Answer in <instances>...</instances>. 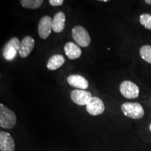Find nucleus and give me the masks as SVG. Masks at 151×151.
<instances>
[{
    "label": "nucleus",
    "instance_id": "nucleus-1",
    "mask_svg": "<svg viewBox=\"0 0 151 151\" xmlns=\"http://www.w3.org/2000/svg\"><path fill=\"white\" fill-rule=\"evenodd\" d=\"M16 115L2 104H0V127L11 129L16 124Z\"/></svg>",
    "mask_w": 151,
    "mask_h": 151
},
{
    "label": "nucleus",
    "instance_id": "nucleus-2",
    "mask_svg": "<svg viewBox=\"0 0 151 151\" xmlns=\"http://www.w3.org/2000/svg\"><path fill=\"white\" fill-rule=\"evenodd\" d=\"M121 110L125 116L132 119H141L144 116L145 112L140 104L126 102L121 106Z\"/></svg>",
    "mask_w": 151,
    "mask_h": 151
},
{
    "label": "nucleus",
    "instance_id": "nucleus-3",
    "mask_svg": "<svg viewBox=\"0 0 151 151\" xmlns=\"http://www.w3.org/2000/svg\"><path fill=\"white\" fill-rule=\"evenodd\" d=\"M71 35L77 45L83 48H86L91 43V38L88 32L82 26H76L72 29Z\"/></svg>",
    "mask_w": 151,
    "mask_h": 151
},
{
    "label": "nucleus",
    "instance_id": "nucleus-4",
    "mask_svg": "<svg viewBox=\"0 0 151 151\" xmlns=\"http://www.w3.org/2000/svg\"><path fill=\"white\" fill-rule=\"evenodd\" d=\"M20 42L18 38L13 37L5 44L3 49V57L7 61H13L19 52Z\"/></svg>",
    "mask_w": 151,
    "mask_h": 151
},
{
    "label": "nucleus",
    "instance_id": "nucleus-5",
    "mask_svg": "<svg viewBox=\"0 0 151 151\" xmlns=\"http://www.w3.org/2000/svg\"><path fill=\"white\" fill-rule=\"evenodd\" d=\"M120 91L127 99H136L139 95V88L130 81H124L120 86Z\"/></svg>",
    "mask_w": 151,
    "mask_h": 151
},
{
    "label": "nucleus",
    "instance_id": "nucleus-6",
    "mask_svg": "<svg viewBox=\"0 0 151 151\" xmlns=\"http://www.w3.org/2000/svg\"><path fill=\"white\" fill-rule=\"evenodd\" d=\"M52 30V19L46 16L41 18L38 25V33L42 39H48Z\"/></svg>",
    "mask_w": 151,
    "mask_h": 151
},
{
    "label": "nucleus",
    "instance_id": "nucleus-7",
    "mask_svg": "<svg viewBox=\"0 0 151 151\" xmlns=\"http://www.w3.org/2000/svg\"><path fill=\"white\" fill-rule=\"evenodd\" d=\"M70 97L73 103L80 106H86L92 98V94L90 92L83 90H72Z\"/></svg>",
    "mask_w": 151,
    "mask_h": 151
},
{
    "label": "nucleus",
    "instance_id": "nucleus-8",
    "mask_svg": "<svg viewBox=\"0 0 151 151\" xmlns=\"http://www.w3.org/2000/svg\"><path fill=\"white\" fill-rule=\"evenodd\" d=\"M86 110L91 116H98L104 113L105 110V105L100 98L92 97V99L86 105Z\"/></svg>",
    "mask_w": 151,
    "mask_h": 151
},
{
    "label": "nucleus",
    "instance_id": "nucleus-9",
    "mask_svg": "<svg viewBox=\"0 0 151 151\" xmlns=\"http://www.w3.org/2000/svg\"><path fill=\"white\" fill-rule=\"evenodd\" d=\"M35 46V39L30 36H26L22 39L19 49V55L20 58H25L29 55Z\"/></svg>",
    "mask_w": 151,
    "mask_h": 151
},
{
    "label": "nucleus",
    "instance_id": "nucleus-10",
    "mask_svg": "<svg viewBox=\"0 0 151 151\" xmlns=\"http://www.w3.org/2000/svg\"><path fill=\"white\" fill-rule=\"evenodd\" d=\"M0 150L1 151H14L15 142L8 132H0Z\"/></svg>",
    "mask_w": 151,
    "mask_h": 151
},
{
    "label": "nucleus",
    "instance_id": "nucleus-11",
    "mask_svg": "<svg viewBox=\"0 0 151 151\" xmlns=\"http://www.w3.org/2000/svg\"><path fill=\"white\" fill-rule=\"evenodd\" d=\"M67 82L71 86L78 88V90H85L89 87L87 79L81 75H70L67 78Z\"/></svg>",
    "mask_w": 151,
    "mask_h": 151
},
{
    "label": "nucleus",
    "instance_id": "nucleus-12",
    "mask_svg": "<svg viewBox=\"0 0 151 151\" xmlns=\"http://www.w3.org/2000/svg\"><path fill=\"white\" fill-rule=\"evenodd\" d=\"M64 50L67 58L70 60L78 59L81 56L82 51L78 45L73 42H67L64 47Z\"/></svg>",
    "mask_w": 151,
    "mask_h": 151
},
{
    "label": "nucleus",
    "instance_id": "nucleus-13",
    "mask_svg": "<svg viewBox=\"0 0 151 151\" xmlns=\"http://www.w3.org/2000/svg\"><path fill=\"white\" fill-rule=\"evenodd\" d=\"M66 16L63 12H59L55 14L52 19V30L55 33H60L63 31L65 27Z\"/></svg>",
    "mask_w": 151,
    "mask_h": 151
},
{
    "label": "nucleus",
    "instance_id": "nucleus-14",
    "mask_svg": "<svg viewBox=\"0 0 151 151\" xmlns=\"http://www.w3.org/2000/svg\"><path fill=\"white\" fill-rule=\"evenodd\" d=\"M65 59L62 55H54L48 60L47 68L50 71H55L59 69L65 64Z\"/></svg>",
    "mask_w": 151,
    "mask_h": 151
},
{
    "label": "nucleus",
    "instance_id": "nucleus-15",
    "mask_svg": "<svg viewBox=\"0 0 151 151\" xmlns=\"http://www.w3.org/2000/svg\"><path fill=\"white\" fill-rule=\"evenodd\" d=\"M22 7L28 9H37L42 6L43 0H21L20 1Z\"/></svg>",
    "mask_w": 151,
    "mask_h": 151
},
{
    "label": "nucleus",
    "instance_id": "nucleus-16",
    "mask_svg": "<svg viewBox=\"0 0 151 151\" xmlns=\"http://www.w3.org/2000/svg\"><path fill=\"white\" fill-rule=\"evenodd\" d=\"M139 53L143 60L151 64V46L146 45L142 46L140 49Z\"/></svg>",
    "mask_w": 151,
    "mask_h": 151
},
{
    "label": "nucleus",
    "instance_id": "nucleus-17",
    "mask_svg": "<svg viewBox=\"0 0 151 151\" xmlns=\"http://www.w3.org/2000/svg\"><path fill=\"white\" fill-rule=\"evenodd\" d=\"M141 24L146 29L151 30V15L148 14H141L139 18Z\"/></svg>",
    "mask_w": 151,
    "mask_h": 151
},
{
    "label": "nucleus",
    "instance_id": "nucleus-18",
    "mask_svg": "<svg viewBox=\"0 0 151 151\" xmlns=\"http://www.w3.org/2000/svg\"><path fill=\"white\" fill-rule=\"evenodd\" d=\"M48 2L52 6H59L63 4L64 1L63 0H49Z\"/></svg>",
    "mask_w": 151,
    "mask_h": 151
},
{
    "label": "nucleus",
    "instance_id": "nucleus-19",
    "mask_svg": "<svg viewBox=\"0 0 151 151\" xmlns=\"http://www.w3.org/2000/svg\"><path fill=\"white\" fill-rule=\"evenodd\" d=\"M145 2H146L147 4L151 5V0H146V1H145Z\"/></svg>",
    "mask_w": 151,
    "mask_h": 151
},
{
    "label": "nucleus",
    "instance_id": "nucleus-20",
    "mask_svg": "<svg viewBox=\"0 0 151 151\" xmlns=\"http://www.w3.org/2000/svg\"><path fill=\"white\" fill-rule=\"evenodd\" d=\"M100 1H103V2H107V1H108V0H101Z\"/></svg>",
    "mask_w": 151,
    "mask_h": 151
},
{
    "label": "nucleus",
    "instance_id": "nucleus-21",
    "mask_svg": "<svg viewBox=\"0 0 151 151\" xmlns=\"http://www.w3.org/2000/svg\"><path fill=\"white\" fill-rule=\"evenodd\" d=\"M150 132H151V124H150Z\"/></svg>",
    "mask_w": 151,
    "mask_h": 151
}]
</instances>
